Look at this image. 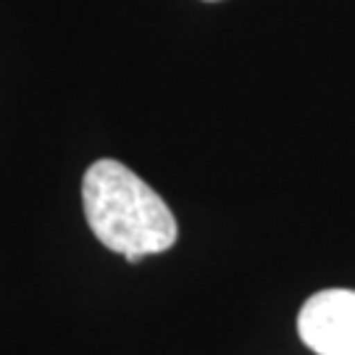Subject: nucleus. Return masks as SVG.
Returning a JSON list of instances; mask_svg holds the SVG:
<instances>
[{
    "label": "nucleus",
    "instance_id": "f257e3e1",
    "mask_svg": "<svg viewBox=\"0 0 355 355\" xmlns=\"http://www.w3.org/2000/svg\"><path fill=\"white\" fill-rule=\"evenodd\" d=\"M82 205L92 234L129 263L168 250L177 242V218L166 200L119 161L101 158L82 179Z\"/></svg>",
    "mask_w": 355,
    "mask_h": 355
},
{
    "label": "nucleus",
    "instance_id": "f03ea898",
    "mask_svg": "<svg viewBox=\"0 0 355 355\" xmlns=\"http://www.w3.org/2000/svg\"><path fill=\"white\" fill-rule=\"evenodd\" d=\"M297 331L316 355H355V290H324L308 297Z\"/></svg>",
    "mask_w": 355,
    "mask_h": 355
}]
</instances>
